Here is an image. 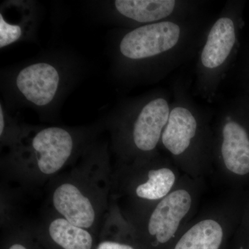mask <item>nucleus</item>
<instances>
[{
  "mask_svg": "<svg viewBox=\"0 0 249 249\" xmlns=\"http://www.w3.org/2000/svg\"><path fill=\"white\" fill-rule=\"evenodd\" d=\"M170 105L171 98L162 90L124 103L111 124L116 152L125 156L155 151L168 123Z\"/></svg>",
  "mask_w": 249,
  "mask_h": 249,
  "instance_id": "nucleus-4",
  "label": "nucleus"
},
{
  "mask_svg": "<svg viewBox=\"0 0 249 249\" xmlns=\"http://www.w3.org/2000/svg\"><path fill=\"white\" fill-rule=\"evenodd\" d=\"M202 14L124 29L114 47L116 71L128 83H155L194 58L207 32Z\"/></svg>",
  "mask_w": 249,
  "mask_h": 249,
  "instance_id": "nucleus-1",
  "label": "nucleus"
},
{
  "mask_svg": "<svg viewBox=\"0 0 249 249\" xmlns=\"http://www.w3.org/2000/svg\"><path fill=\"white\" fill-rule=\"evenodd\" d=\"M201 1L191 0H116L109 2V14L124 29L195 17L202 14Z\"/></svg>",
  "mask_w": 249,
  "mask_h": 249,
  "instance_id": "nucleus-7",
  "label": "nucleus"
},
{
  "mask_svg": "<svg viewBox=\"0 0 249 249\" xmlns=\"http://www.w3.org/2000/svg\"><path fill=\"white\" fill-rule=\"evenodd\" d=\"M96 133L87 128L27 125L1 165L8 177L22 184L37 186L52 181L95 140Z\"/></svg>",
  "mask_w": 249,
  "mask_h": 249,
  "instance_id": "nucleus-3",
  "label": "nucleus"
},
{
  "mask_svg": "<svg viewBox=\"0 0 249 249\" xmlns=\"http://www.w3.org/2000/svg\"><path fill=\"white\" fill-rule=\"evenodd\" d=\"M50 200L54 213L93 232L103 227L111 205L110 163L107 142L94 140L53 178Z\"/></svg>",
  "mask_w": 249,
  "mask_h": 249,
  "instance_id": "nucleus-2",
  "label": "nucleus"
},
{
  "mask_svg": "<svg viewBox=\"0 0 249 249\" xmlns=\"http://www.w3.org/2000/svg\"><path fill=\"white\" fill-rule=\"evenodd\" d=\"M219 150L226 168L232 173H249V135L239 121L235 103L223 106Z\"/></svg>",
  "mask_w": 249,
  "mask_h": 249,
  "instance_id": "nucleus-8",
  "label": "nucleus"
},
{
  "mask_svg": "<svg viewBox=\"0 0 249 249\" xmlns=\"http://www.w3.org/2000/svg\"><path fill=\"white\" fill-rule=\"evenodd\" d=\"M67 77V71L58 62L42 59L18 70L11 85L23 102L47 109L58 101L68 82Z\"/></svg>",
  "mask_w": 249,
  "mask_h": 249,
  "instance_id": "nucleus-6",
  "label": "nucleus"
},
{
  "mask_svg": "<svg viewBox=\"0 0 249 249\" xmlns=\"http://www.w3.org/2000/svg\"><path fill=\"white\" fill-rule=\"evenodd\" d=\"M8 249H28V248L21 242H15L13 245L10 246Z\"/></svg>",
  "mask_w": 249,
  "mask_h": 249,
  "instance_id": "nucleus-16",
  "label": "nucleus"
},
{
  "mask_svg": "<svg viewBox=\"0 0 249 249\" xmlns=\"http://www.w3.org/2000/svg\"><path fill=\"white\" fill-rule=\"evenodd\" d=\"M96 249H134L130 245L121 243L116 241L105 240L101 241Z\"/></svg>",
  "mask_w": 249,
  "mask_h": 249,
  "instance_id": "nucleus-15",
  "label": "nucleus"
},
{
  "mask_svg": "<svg viewBox=\"0 0 249 249\" xmlns=\"http://www.w3.org/2000/svg\"><path fill=\"white\" fill-rule=\"evenodd\" d=\"M232 1L226 3L210 24L196 54L193 95L213 102L233 58L238 37V18Z\"/></svg>",
  "mask_w": 249,
  "mask_h": 249,
  "instance_id": "nucleus-5",
  "label": "nucleus"
},
{
  "mask_svg": "<svg viewBox=\"0 0 249 249\" xmlns=\"http://www.w3.org/2000/svg\"><path fill=\"white\" fill-rule=\"evenodd\" d=\"M223 229L213 219H205L193 226L181 237L175 249H219Z\"/></svg>",
  "mask_w": 249,
  "mask_h": 249,
  "instance_id": "nucleus-12",
  "label": "nucleus"
},
{
  "mask_svg": "<svg viewBox=\"0 0 249 249\" xmlns=\"http://www.w3.org/2000/svg\"><path fill=\"white\" fill-rule=\"evenodd\" d=\"M37 9L31 1H9L0 12V48L34 36L37 25Z\"/></svg>",
  "mask_w": 249,
  "mask_h": 249,
  "instance_id": "nucleus-10",
  "label": "nucleus"
},
{
  "mask_svg": "<svg viewBox=\"0 0 249 249\" xmlns=\"http://www.w3.org/2000/svg\"><path fill=\"white\" fill-rule=\"evenodd\" d=\"M147 178L135 188L136 196L144 200L156 201L164 198L173 188L175 175L169 168L149 170Z\"/></svg>",
  "mask_w": 249,
  "mask_h": 249,
  "instance_id": "nucleus-13",
  "label": "nucleus"
},
{
  "mask_svg": "<svg viewBox=\"0 0 249 249\" xmlns=\"http://www.w3.org/2000/svg\"><path fill=\"white\" fill-rule=\"evenodd\" d=\"M27 125L19 124L13 117L5 107L2 102L0 103V142L1 146L11 149L21 139Z\"/></svg>",
  "mask_w": 249,
  "mask_h": 249,
  "instance_id": "nucleus-14",
  "label": "nucleus"
},
{
  "mask_svg": "<svg viewBox=\"0 0 249 249\" xmlns=\"http://www.w3.org/2000/svg\"><path fill=\"white\" fill-rule=\"evenodd\" d=\"M44 227L51 240L62 249H92V232L71 224L55 213Z\"/></svg>",
  "mask_w": 249,
  "mask_h": 249,
  "instance_id": "nucleus-11",
  "label": "nucleus"
},
{
  "mask_svg": "<svg viewBox=\"0 0 249 249\" xmlns=\"http://www.w3.org/2000/svg\"><path fill=\"white\" fill-rule=\"evenodd\" d=\"M191 204V195L185 190H178L165 196L149 217L146 225L149 235L160 244L171 240L189 212Z\"/></svg>",
  "mask_w": 249,
  "mask_h": 249,
  "instance_id": "nucleus-9",
  "label": "nucleus"
}]
</instances>
